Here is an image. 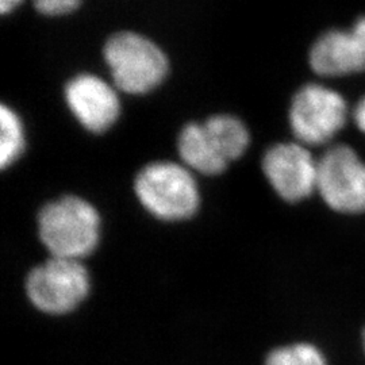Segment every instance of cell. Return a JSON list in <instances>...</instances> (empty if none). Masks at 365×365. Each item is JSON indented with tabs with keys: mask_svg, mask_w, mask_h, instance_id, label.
Segmentation results:
<instances>
[{
	"mask_svg": "<svg viewBox=\"0 0 365 365\" xmlns=\"http://www.w3.org/2000/svg\"><path fill=\"white\" fill-rule=\"evenodd\" d=\"M26 295L41 313L66 315L87 299L91 277L83 261L49 257L27 274Z\"/></svg>",
	"mask_w": 365,
	"mask_h": 365,
	"instance_id": "277c9868",
	"label": "cell"
},
{
	"mask_svg": "<svg viewBox=\"0 0 365 365\" xmlns=\"http://www.w3.org/2000/svg\"><path fill=\"white\" fill-rule=\"evenodd\" d=\"M26 134L25 126L18 113L10 106L0 107V165L9 168L25 152Z\"/></svg>",
	"mask_w": 365,
	"mask_h": 365,
	"instance_id": "7c38bea8",
	"label": "cell"
},
{
	"mask_svg": "<svg viewBox=\"0 0 365 365\" xmlns=\"http://www.w3.org/2000/svg\"><path fill=\"white\" fill-rule=\"evenodd\" d=\"M178 152L188 170L205 176L221 175L230 165L210 138L203 122H191L178 137Z\"/></svg>",
	"mask_w": 365,
	"mask_h": 365,
	"instance_id": "30bf717a",
	"label": "cell"
},
{
	"mask_svg": "<svg viewBox=\"0 0 365 365\" xmlns=\"http://www.w3.org/2000/svg\"><path fill=\"white\" fill-rule=\"evenodd\" d=\"M81 4V0H34L37 11L46 16H64L73 13Z\"/></svg>",
	"mask_w": 365,
	"mask_h": 365,
	"instance_id": "5bb4252c",
	"label": "cell"
},
{
	"mask_svg": "<svg viewBox=\"0 0 365 365\" xmlns=\"http://www.w3.org/2000/svg\"><path fill=\"white\" fill-rule=\"evenodd\" d=\"M38 235L51 257L83 261L101 241L99 211L80 196H61L39 211Z\"/></svg>",
	"mask_w": 365,
	"mask_h": 365,
	"instance_id": "6da1fadb",
	"label": "cell"
},
{
	"mask_svg": "<svg viewBox=\"0 0 365 365\" xmlns=\"http://www.w3.org/2000/svg\"><path fill=\"white\" fill-rule=\"evenodd\" d=\"M210 138L222 157L232 164L247 153L250 133L247 125L232 114H215L203 122Z\"/></svg>",
	"mask_w": 365,
	"mask_h": 365,
	"instance_id": "8fae6325",
	"label": "cell"
},
{
	"mask_svg": "<svg viewBox=\"0 0 365 365\" xmlns=\"http://www.w3.org/2000/svg\"><path fill=\"white\" fill-rule=\"evenodd\" d=\"M314 72L339 78L365 71V16L349 30H330L314 42L309 54Z\"/></svg>",
	"mask_w": 365,
	"mask_h": 365,
	"instance_id": "9c48e42d",
	"label": "cell"
},
{
	"mask_svg": "<svg viewBox=\"0 0 365 365\" xmlns=\"http://www.w3.org/2000/svg\"><path fill=\"white\" fill-rule=\"evenodd\" d=\"M317 192L336 215H365V163L352 148L330 146L318 160Z\"/></svg>",
	"mask_w": 365,
	"mask_h": 365,
	"instance_id": "5b68a950",
	"label": "cell"
},
{
	"mask_svg": "<svg viewBox=\"0 0 365 365\" xmlns=\"http://www.w3.org/2000/svg\"><path fill=\"white\" fill-rule=\"evenodd\" d=\"M261 168L274 194L286 203L297 205L317 192L318 160L304 145L271 146L262 157Z\"/></svg>",
	"mask_w": 365,
	"mask_h": 365,
	"instance_id": "52a82bcc",
	"label": "cell"
},
{
	"mask_svg": "<svg viewBox=\"0 0 365 365\" xmlns=\"http://www.w3.org/2000/svg\"><path fill=\"white\" fill-rule=\"evenodd\" d=\"M22 3L24 0H0V11L3 15L13 13Z\"/></svg>",
	"mask_w": 365,
	"mask_h": 365,
	"instance_id": "2e32d148",
	"label": "cell"
},
{
	"mask_svg": "<svg viewBox=\"0 0 365 365\" xmlns=\"http://www.w3.org/2000/svg\"><path fill=\"white\" fill-rule=\"evenodd\" d=\"M264 365H330V360L313 341H295L274 348Z\"/></svg>",
	"mask_w": 365,
	"mask_h": 365,
	"instance_id": "4fadbf2b",
	"label": "cell"
},
{
	"mask_svg": "<svg viewBox=\"0 0 365 365\" xmlns=\"http://www.w3.org/2000/svg\"><path fill=\"white\" fill-rule=\"evenodd\" d=\"M103 58L118 91L145 95L168 76L170 60L152 39L134 31H119L107 39Z\"/></svg>",
	"mask_w": 365,
	"mask_h": 365,
	"instance_id": "3957f363",
	"label": "cell"
},
{
	"mask_svg": "<svg viewBox=\"0 0 365 365\" xmlns=\"http://www.w3.org/2000/svg\"><path fill=\"white\" fill-rule=\"evenodd\" d=\"M348 107L344 98L321 84H307L295 93L289 107V126L298 143L321 146L345 126Z\"/></svg>",
	"mask_w": 365,
	"mask_h": 365,
	"instance_id": "8992f818",
	"label": "cell"
},
{
	"mask_svg": "<svg viewBox=\"0 0 365 365\" xmlns=\"http://www.w3.org/2000/svg\"><path fill=\"white\" fill-rule=\"evenodd\" d=\"M66 107L84 130L102 134L117 123L120 99L117 87L93 73H80L66 83Z\"/></svg>",
	"mask_w": 365,
	"mask_h": 365,
	"instance_id": "ba28073f",
	"label": "cell"
},
{
	"mask_svg": "<svg viewBox=\"0 0 365 365\" xmlns=\"http://www.w3.org/2000/svg\"><path fill=\"white\" fill-rule=\"evenodd\" d=\"M353 118H354V122H356L357 128L365 133V98H363L357 107L354 108Z\"/></svg>",
	"mask_w": 365,
	"mask_h": 365,
	"instance_id": "9a60e30c",
	"label": "cell"
},
{
	"mask_svg": "<svg viewBox=\"0 0 365 365\" xmlns=\"http://www.w3.org/2000/svg\"><path fill=\"white\" fill-rule=\"evenodd\" d=\"M360 348H361V353L365 360V327H363L361 333H360Z\"/></svg>",
	"mask_w": 365,
	"mask_h": 365,
	"instance_id": "e0dca14e",
	"label": "cell"
},
{
	"mask_svg": "<svg viewBox=\"0 0 365 365\" xmlns=\"http://www.w3.org/2000/svg\"><path fill=\"white\" fill-rule=\"evenodd\" d=\"M134 194L150 215L165 222L187 221L200 206L194 172L173 161H153L134 179Z\"/></svg>",
	"mask_w": 365,
	"mask_h": 365,
	"instance_id": "7a4b0ae2",
	"label": "cell"
}]
</instances>
